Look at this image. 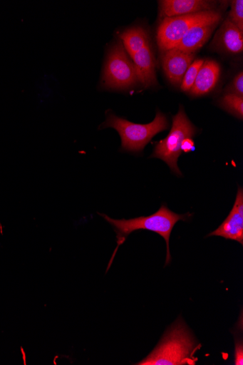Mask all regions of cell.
Wrapping results in <instances>:
<instances>
[{
    "mask_svg": "<svg viewBox=\"0 0 243 365\" xmlns=\"http://www.w3.org/2000/svg\"><path fill=\"white\" fill-rule=\"evenodd\" d=\"M200 347L185 322L179 319L166 331L157 347L138 365L195 364Z\"/></svg>",
    "mask_w": 243,
    "mask_h": 365,
    "instance_id": "1",
    "label": "cell"
},
{
    "mask_svg": "<svg viewBox=\"0 0 243 365\" xmlns=\"http://www.w3.org/2000/svg\"><path fill=\"white\" fill-rule=\"evenodd\" d=\"M99 215L113 226L117 234L118 247L110 260L108 270L120 246L125 242L126 238L133 233V232L138 230L153 231L165 240L167 245L165 264H168L171 260L169 242L173 227L180 220L186 221L190 215V214L178 215L170 211L165 205H162L154 215L130 220H115L106 215Z\"/></svg>",
    "mask_w": 243,
    "mask_h": 365,
    "instance_id": "2",
    "label": "cell"
},
{
    "mask_svg": "<svg viewBox=\"0 0 243 365\" xmlns=\"http://www.w3.org/2000/svg\"><path fill=\"white\" fill-rule=\"evenodd\" d=\"M107 128H115L119 133L123 151L140 153L155 135L168 128V121L159 111L154 120L148 124L133 123L111 112L100 127V129Z\"/></svg>",
    "mask_w": 243,
    "mask_h": 365,
    "instance_id": "3",
    "label": "cell"
},
{
    "mask_svg": "<svg viewBox=\"0 0 243 365\" xmlns=\"http://www.w3.org/2000/svg\"><path fill=\"white\" fill-rule=\"evenodd\" d=\"M197 128L187 116L183 107L172 118V128L167 138L157 143L152 158H157L165 161L171 171L177 175L182 176L177 162L182 151V142L187 138H192L196 135Z\"/></svg>",
    "mask_w": 243,
    "mask_h": 365,
    "instance_id": "4",
    "label": "cell"
},
{
    "mask_svg": "<svg viewBox=\"0 0 243 365\" xmlns=\"http://www.w3.org/2000/svg\"><path fill=\"white\" fill-rule=\"evenodd\" d=\"M222 18V14L214 10L163 19L157 33L160 50L165 52L175 48L193 27L204 24L219 23Z\"/></svg>",
    "mask_w": 243,
    "mask_h": 365,
    "instance_id": "5",
    "label": "cell"
},
{
    "mask_svg": "<svg viewBox=\"0 0 243 365\" xmlns=\"http://www.w3.org/2000/svg\"><path fill=\"white\" fill-rule=\"evenodd\" d=\"M138 81L133 62L121 41L110 49L103 76V85L111 89H127Z\"/></svg>",
    "mask_w": 243,
    "mask_h": 365,
    "instance_id": "6",
    "label": "cell"
},
{
    "mask_svg": "<svg viewBox=\"0 0 243 365\" xmlns=\"http://www.w3.org/2000/svg\"><path fill=\"white\" fill-rule=\"evenodd\" d=\"M207 237H221L243 244V190L238 187L232 210L224 222Z\"/></svg>",
    "mask_w": 243,
    "mask_h": 365,
    "instance_id": "7",
    "label": "cell"
},
{
    "mask_svg": "<svg viewBox=\"0 0 243 365\" xmlns=\"http://www.w3.org/2000/svg\"><path fill=\"white\" fill-rule=\"evenodd\" d=\"M164 53L162 68L167 78L172 85H181L189 66L194 61L195 53H186L177 48Z\"/></svg>",
    "mask_w": 243,
    "mask_h": 365,
    "instance_id": "8",
    "label": "cell"
},
{
    "mask_svg": "<svg viewBox=\"0 0 243 365\" xmlns=\"http://www.w3.org/2000/svg\"><path fill=\"white\" fill-rule=\"evenodd\" d=\"M160 16L171 18L214 11L217 2L206 0H163L159 1Z\"/></svg>",
    "mask_w": 243,
    "mask_h": 365,
    "instance_id": "9",
    "label": "cell"
},
{
    "mask_svg": "<svg viewBox=\"0 0 243 365\" xmlns=\"http://www.w3.org/2000/svg\"><path fill=\"white\" fill-rule=\"evenodd\" d=\"M212 46L227 53L239 54L243 51L242 31L227 18L217 31Z\"/></svg>",
    "mask_w": 243,
    "mask_h": 365,
    "instance_id": "10",
    "label": "cell"
},
{
    "mask_svg": "<svg viewBox=\"0 0 243 365\" xmlns=\"http://www.w3.org/2000/svg\"><path fill=\"white\" fill-rule=\"evenodd\" d=\"M132 58L138 81L145 88L155 85V61L150 44L135 53Z\"/></svg>",
    "mask_w": 243,
    "mask_h": 365,
    "instance_id": "11",
    "label": "cell"
},
{
    "mask_svg": "<svg viewBox=\"0 0 243 365\" xmlns=\"http://www.w3.org/2000/svg\"><path fill=\"white\" fill-rule=\"evenodd\" d=\"M220 73V66L217 61H204L190 91V93L193 96H202L212 91L219 81Z\"/></svg>",
    "mask_w": 243,
    "mask_h": 365,
    "instance_id": "12",
    "label": "cell"
},
{
    "mask_svg": "<svg viewBox=\"0 0 243 365\" xmlns=\"http://www.w3.org/2000/svg\"><path fill=\"white\" fill-rule=\"evenodd\" d=\"M219 23L204 24L191 29L175 48L186 53H195L210 38Z\"/></svg>",
    "mask_w": 243,
    "mask_h": 365,
    "instance_id": "13",
    "label": "cell"
},
{
    "mask_svg": "<svg viewBox=\"0 0 243 365\" xmlns=\"http://www.w3.org/2000/svg\"><path fill=\"white\" fill-rule=\"evenodd\" d=\"M120 38L126 52L131 58L150 43L147 31L140 26L127 29L122 33Z\"/></svg>",
    "mask_w": 243,
    "mask_h": 365,
    "instance_id": "14",
    "label": "cell"
},
{
    "mask_svg": "<svg viewBox=\"0 0 243 365\" xmlns=\"http://www.w3.org/2000/svg\"><path fill=\"white\" fill-rule=\"evenodd\" d=\"M221 107L242 120L243 118V97L234 93L225 95L221 102Z\"/></svg>",
    "mask_w": 243,
    "mask_h": 365,
    "instance_id": "15",
    "label": "cell"
},
{
    "mask_svg": "<svg viewBox=\"0 0 243 365\" xmlns=\"http://www.w3.org/2000/svg\"><path fill=\"white\" fill-rule=\"evenodd\" d=\"M204 61L202 59H196L189 66L180 86L183 91L190 92Z\"/></svg>",
    "mask_w": 243,
    "mask_h": 365,
    "instance_id": "16",
    "label": "cell"
},
{
    "mask_svg": "<svg viewBox=\"0 0 243 365\" xmlns=\"http://www.w3.org/2000/svg\"><path fill=\"white\" fill-rule=\"evenodd\" d=\"M228 19L243 31V1L234 0L231 2V10Z\"/></svg>",
    "mask_w": 243,
    "mask_h": 365,
    "instance_id": "17",
    "label": "cell"
},
{
    "mask_svg": "<svg viewBox=\"0 0 243 365\" xmlns=\"http://www.w3.org/2000/svg\"><path fill=\"white\" fill-rule=\"evenodd\" d=\"M231 93L238 95L243 97V73L240 72L234 78Z\"/></svg>",
    "mask_w": 243,
    "mask_h": 365,
    "instance_id": "18",
    "label": "cell"
},
{
    "mask_svg": "<svg viewBox=\"0 0 243 365\" xmlns=\"http://www.w3.org/2000/svg\"><path fill=\"white\" fill-rule=\"evenodd\" d=\"M234 364H243V347L242 340L237 341L234 349Z\"/></svg>",
    "mask_w": 243,
    "mask_h": 365,
    "instance_id": "19",
    "label": "cell"
},
{
    "mask_svg": "<svg viewBox=\"0 0 243 365\" xmlns=\"http://www.w3.org/2000/svg\"><path fill=\"white\" fill-rule=\"evenodd\" d=\"M182 151L188 153L195 150V143L192 138L185 139L181 146Z\"/></svg>",
    "mask_w": 243,
    "mask_h": 365,
    "instance_id": "20",
    "label": "cell"
}]
</instances>
